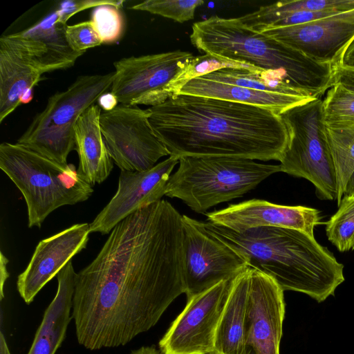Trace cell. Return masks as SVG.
Masks as SVG:
<instances>
[{"label": "cell", "mask_w": 354, "mask_h": 354, "mask_svg": "<svg viewBox=\"0 0 354 354\" xmlns=\"http://www.w3.org/2000/svg\"><path fill=\"white\" fill-rule=\"evenodd\" d=\"M65 36L71 48L80 53L100 46L102 41L91 21L67 25Z\"/></svg>", "instance_id": "29"}, {"label": "cell", "mask_w": 354, "mask_h": 354, "mask_svg": "<svg viewBox=\"0 0 354 354\" xmlns=\"http://www.w3.org/2000/svg\"><path fill=\"white\" fill-rule=\"evenodd\" d=\"M339 64L354 68V40L345 50Z\"/></svg>", "instance_id": "34"}, {"label": "cell", "mask_w": 354, "mask_h": 354, "mask_svg": "<svg viewBox=\"0 0 354 354\" xmlns=\"http://www.w3.org/2000/svg\"><path fill=\"white\" fill-rule=\"evenodd\" d=\"M123 1L114 0H84V1H68L63 2L59 8L55 11L57 21L63 24H66V21L75 14L88 9L89 8H95L105 4L115 5L121 7Z\"/></svg>", "instance_id": "30"}, {"label": "cell", "mask_w": 354, "mask_h": 354, "mask_svg": "<svg viewBox=\"0 0 354 354\" xmlns=\"http://www.w3.org/2000/svg\"><path fill=\"white\" fill-rule=\"evenodd\" d=\"M209 354H219V353H217V352H216V351H213V352H212V353H209Z\"/></svg>", "instance_id": "39"}, {"label": "cell", "mask_w": 354, "mask_h": 354, "mask_svg": "<svg viewBox=\"0 0 354 354\" xmlns=\"http://www.w3.org/2000/svg\"><path fill=\"white\" fill-rule=\"evenodd\" d=\"M249 284L248 266L234 278L217 326L214 351L219 354H249L245 336Z\"/></svg>", "instance_id": "22"}, {"label": "cell", "mask_w": 354, "mask_h": 354, "mask_svg": "<svg viewBox=\"0 0 354 354\" xmlns=\"http://www.w3.org/2000/svg\"><path fill=\"white\" fill-rule=\"evenodd\" d=\"M226 68L260 70L248 64L208 53L196 57L194 56L188 64L169 85L168 88L171 97L176 96L180 89L192 80Z\"/></svg>", "instance_id": "25"}, {"label": "cell", "mask_w": 354, "mask_h": 354, "mask_svg": "<svg viewBox=\"0 0 354 354\" xmlns=\"http://www.w3.org/2000/svg\"><path fill=\"white\" fill-rule=\"evenodd\" d=\"M339 84L354 92V68L337 64L334 66L333 85Z\"/></svg>", "instance_id": "31"}, {"label": "cell", "mask_w": 354, "mask_h": 354, "mask_svg": "<svg viewBox=\"0 0 354 354\" xmlns=\"http://www.w3.org/2000/svg\"><path fill=\"white\" fill-rule=\"evenodd\" d=\"M183 281L187 299L233 279L248 267L244 259L205 229L203 222L183 215Z\"/></svg>", "instance_id": "11"}, {"label": "cell", "mask_w": 354, "mask_h": 354, "mask_svg": "<svg viewBox=\"0 0 354 354\" xmlns=\"http://www.w3.org/2000/svg\"><path fill=\"white\" fill-rule=\"evenodd\" d=\"M214 97L264 107L281 115L313 98L261 91L245 86L221 83L201 76L192 80L178 94Z\"/></svg>", "instance_id": "21"}, {"label": "cell", "mask_w": 354, "mask_h": 354, "mask_svg": "<svg viewBox=\"0 0 354 354\" xmlns=\"http://www.w3.org/2000/svg\"><path fill=\"white\" fill-rule=\"evenodd\" d=\"M149 118L147 109L122 104L101 113L100 125L106 147L121 171H146L160 158L170 156Z\"/></svg>", "instance_id": "9"}, {"label": "cell", "mask_w": 354, "mask_h": 354, "mask_svg": "<svg viewBox=\"0 0 354 354\" xmlns=\"http://www.w3.org/2000/svg\"><path fill=\"white\" fill-rule=\"evenodd\" d=\"M203 223L209 234L239 254L249 267L271 277L283 291L302 292L320 303L344 281V265L304 232L279 227L236 232Z\"/></svg>", "instance_id": "3"}, {"label": "cell", "mask_w": 354, "mask_h": 354, "mask_svg": "<svg viewBox=\"0 0 354 354\" xmlns=\"http://www.w3.org/2000/svg\"><path fill=\"white\" fill-rule=\"evenodd\" d=\"M101 113L98 104L91 106L80 115L74 129L77 172L92 186L104 181L113 167L100 129Z\"/></svg>", "instance_id": "20"}, {"label": "cell", "mask_w": 354, "mask_h": 354, "mask_svg": "<svg viewBox=\"0 0 354 354\" xmlns=\"http://www.w3.org/2000/svg\"><path fill=\"white\" fill-rule=\"evenodd\" d=\"M0 168L23 194L28 227L55 209L88 200L93 189L72 164H59L18 143L0 145Z\"/></svg>", "instance_id": "5"}, {"label": "cell", "mask_w": 354, "mask_h": 354, "mask_svg": "<svg viewBox=\"0 0 354 354\" xmlns=\"http://www.w3.org/2000/svg\"><path fill=\"white\" fill-rule=\"evenodd\" d=\"M262 33L315 61L335 66L354 40V9Z\"/></svg>", "instance_id": "15"}, {"label": "cell", "mask_w": 354, "mask_h": 354, "mask_svg": "<svg viewBox=\"0 0 354 354\" xmlns=\"http://www.w3.org/2000/svg\"><path fill=\"white\" fill-rule=\"evenodd\" d=\"M326 233L339 252L354 250V194L344 195L337 211L326 223Z\"/></svg>", "instance_id": "24"}, {"label": "cell", "mask_w": 354, "mask_h": 354, "mask_svg": "<svg viewBox=\"0 0 354 354\" xmlns=\"http://www.w3.org/2000/svg\"><path fill=\"white\" fill-rule=\"evenodd\" d=\"M97 103L104 111H109L114 109L119 102L114 94L111 92H106L99 97Z\"/></svg>", "instance_id": "32"}, {"label": "cell", "mask_w": 354, "mask_h": 354, "mask_svg": "<svg viewBox=\"0 0 354 354\" xmlns=\"http://www.w3.org/2000/svg\"><path fill=\"white\" fill-rule=\"evenodd\" d=\"M193 57L177 50L120 59L113 63L111 92L122 104L159 105L171 97L169 85Z\"/></svg>", "instance_id": "10"}, {"label": "cell", "mask_w": 354, "mask_h": 354, "mask_svg": "<svg viewBox=\"0 0 354 354\" xmlns=\"http://www.w3.org/2000/svg\"><path fill=\"white\" fill-rule=\"evenodd\" d=\"M354 194V172L351 176L345 189L344 195Z\"/></svg>", "instance_id": "37"}, {"label": "cell", "mask_w": 354, "mask_h": 354, "mask_svg": "<svg viewBox=\"0 0 354 354\" xmlns=\"http://www.w3.org/2000/svg\"><path fill=\"white\" fill-rule=\"evenodd\" d=\"M48 47L26 30L0 37V123L21 104L46 73L57 70Z\"/></svg>", "instance_id": "12"}, {"label": "cell", "mask_w": 354, "mask_h": 354, "mask_svg": "<svg viewBox=\"0 0 354 354\" xmlns=\"http://www.w3.org/2000/svg\"><path fill=\"white\" fill-rule=\"evenodd\" d=\"M326 132L335 170L336 200L339 205L345 194L347 183L354 172V125L326 126Z\"/></svg>", "instance_id": "23"}, {"label": "cell", "mask_w": 354, "mask_h": 354, "mask_svg": "<svg viewBox=\"0 0 354 354\" xmlns=\"http://www.w3.org/2000/svg\"><path fill=\"white\" fill-rule=\"evenodd\" d=\"M189 38L199 51L277 72L310 98H320L333 85V66L248 28L239 18L212 16L194 23Z\"/></svg>", "instance_id": "4"}, {"label": "cell", "mask_w": 354, "mask_h": 354, "mask_svg": "<svg viewBox=\"0 0 354 354\" xmlns=\"http://www.w3.org/2000/svg\"><path fill=\"white\" fill-rule=\"evenodd\" d=\"M207 221L236 232L258 227L294 229L314 236L315 227L320 224V212L305 206L281 205L252 199L206 214Z\"/></svg>", "instance_id": "17"}, {"label": "cell", "mask_w": 354, "mask_h": 354, "mask_svg": "<svg viewBox=\"0 0 354 354\" xmlns=\"http://www.w3.org/2000/svg\"><path fill=\"white\" fill-rule=\"evenodd\" d=\"M233 279L222 281L187 299L159 342L162 354H209Z\"/></svg>", "instance_id": "13"}, {"label": "cell", "mask_w": 354, "mask_h": 354, "mask_svg": "<svg viewBox=\"0 0 354 354\" xmlns=\"http://www.w3.org/2000/svg\"><path fill=\"white\" fill-rule=\"evenodd\" d=\"M0 296L1 301L3 299V287L4 284L9 277V273L7 270V264L8 259L1 252V261H0Z\"/></svg>", "instance_id": "33"}, {"label": "cell", "mask_w": 354, "mask_h": 354, "mask_svg": "<svg viewBox=\"0 0 354 354\" xmlns=\"http://www.w3.org/2000/svg\"><path fill=\"white\" fill-rule=\"evenodd\" d=\"M322 115L327 127L354 125V92L333 85L322 100Z\"/></svg>", "instance_id": "26"}, {"label": "cell", "mask_w": 354, "mask_h": 354, "mask_svg": "<svg viewBox=\"0 0 354 354\" xmlns=\"http://www.w3.org/2000/svg\"><path fill=\"white\" fill-rule=\"evenodd\" d=\"M246 344L254 354H279L285 317L283 290L265 273L249 267Z\"/></svg>", "instance_id": "16"}, {"label": "cell", "mask_w": 354, "mask_h": 354, "mask_svg": "<svg viewBox=\"0 0 354 354\" xmlns=\"http://www.w3.org/2000/svg\"><path fill=\"white\" fill-rule=\"evenodd\" d=\"M183 293V215L161 199L118 223L77 273V342L91 351L124 346L154 326Z\"/></svg>", "instance_id": "1"}, {"label": "cell", "mask_w": 354, "mask_h": 354, "mask_svg": "<svg viewBox=\"0 0 354 354\" xmlns=\"http://www.w3.org/2000/svg\"><path fill=\"white\" fill-rule=\"evenodd\" d=\"M0 354H11L6 339L2 331L0 333Z\"/></svg>", "instance_id": "36"}, {"label": "cell", "mask_w": 354, "mask_h": 354, "mask_svg": "<svg viewBox=\"0 0 354 354\" xmlns=\"http://www.w3.org/2000/svg\"><path fill=\"white\" fill-rule=\"evenodd\" d=\"M76 275L72 259L58 272L57 293L45 310L28 354H55L62 345L73 319Z\"/></svg>", "instance_id": "19"}, {"label": "cell", "mask_w": 354, "mask_h": 354, "mask_svg": "<svg viewBox=\"0 0 354 354\" xmlns=\"http://www.w3.org/2000/svg\"><path fill=\"white\" fill-rule=\"evenodd\" d=\"M179 159L171 155L146 171H121L116 193L90 223L91 233L107 234L127 216L161 200Z\"/></svg>", "instance_id": "14"}, {"label": "cell", "mask_w": 354, "mask_h": 354, "mask_svg": "<svg viewBox=\"0 0 354 354\" xmlns=\"http://www.w3.org/2000/svg\"><path fill=\"white\" fill-rule=\"evenodd\" d=\"M120 7L105 4L94 8L91 21L102 44H113L121 39L124 30V19Z\"/></svg>", "instance_id": "28"}, {"label": "cell", "mask_w": 354, "mask_h": 354, "mask_svg": "<svg viewBox=\"0 0 354 354\" xmlns=\"http://www.w3.org/2000/svg\"><path fill=\"white\" fill-rule=\"evenodd\" d=\"M147 110L170 156L279 161L287 147L281 115L264 107L179 94Z\"/></svg>", "instance_id": "2"}, {"label": "cell", "mask_w": 354, "mask_h": 354, "mask_svg": "<svg viewBox=\"0 0 354 354\" xmlns=\"http://www.w3.org/2000/svg\"><path fill=\"white\" fill-rule=\"evenodd\" d=\"M249 354H254V351H252V349L251 348H250Z\"/></svg>", "instance_id": "38"}, {"label": "cell", "mask_w": 354, "mask_h": 354, "mask_svg": "<svg viewBox=\"0 0 354 354\" xmlns=\"http://www.w3.org/2000/svg\"><path fill=\"white\" fill-rule=\"evenodd\" d=\"M288 140L281 171L313 183L322 200H336L337 183L322 115V100L313 99L281 114Z\"/></svg>", "instance_id": "8"}, {"label": "cell", "mask_w": 354, "mask_h": 354, "mask_svg": "<svg viewBox=\"0 0 354 354\" xmlns=\"http://www.w3.org/2000/svg\"><path fill=\"white\" fill-rule=\"evenodd\" d=\"M204 3L201 0H147L129 8L158 15L179 23L192 20L196 8Z\"/></svg>", "instance_id": "27"}, {"label": "cell", "mask_w": 354, "mask_h": 354, "mask_svg": "<svg viewBox=\"0 0 354 354\" xmlns=\"http://www.w3.org/2000/svg\"><path fill=\"white\" fill-rule=\"evenodd\" d=\"M114 76L113 71L77 77L66 90L48 98L44 109L35 116L17 143L66 165L69 153L75 150L77 119L111 88Z\"/></svg>", "instance_id": "7"}, {"label": "cell", "mask_w": 354, "mask_h": 354, "mask_svg": "<svg viewBox=\"0 0 354 354\" xmlns=\"http://www.w3.org/2000/svg\"><path fill=\"white\" fill-rule=\"evenodd\" d=\"M165 195L183 201L197 213L240 197L273 174L280 165L221 156H183Z\"/></svg>", "instance_id": "6"}, {"label": "cell", "mask_w": 354, "mask_h": 354, "mask_svg": "<svg viewBox=\"0 0 354 354\" xmlns=\"http://www.w3.org/2000/svg\"><path fill=\"white\" fill-rule=\"evenodd\" d=\"M90 233V224L78 223L39 242L17 281L18 292L27 304L75 254L86 248Z\"/></svg>", "instance_id": "18"}, {"label": "cell", "mask_w": 354, "mask_h": 354, "mask_svg": "<svg viewBox=\"0 0 354 354\" xmlns=\"http://www.w3.org/2000/svg\"><path fill=\"white\" fill-rule=\"evenodd\" d=\"M129 354H162L155 346H144L138 349L132 350Z\"/></svg>", "instance_id": "35"}]
</instances>
